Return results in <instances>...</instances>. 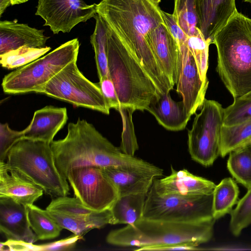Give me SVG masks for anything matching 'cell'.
Instances as JSON below:
<instances>
[{
	"label": "cell",
	"instance_id": "cell-1",
	"mask_svg": "<svg viewBox=\"0 0 251 251\" xmlns=\"http://www.w3.org/2000/svg\"><path fill=\"white\" fill-rule=\"evenodd\" d=\"M97 13L137 56L160 93L173 89L148 42L149 33L164 23L158 5L150 0H101Z\"/></svg>",
	"mask_w": 251,
	"mask_h": 251
},
{
	"label": "cell",
	"instance_id": "cell-2",
	"mask_svg": "<svg viewBox=\"0 0 251 251\" xmlns=\"http://www.w3.org/2000/svg\"><path fill=\"white\" fill-rule=\"evenodd\" d=\"M50 146L57 168L67 180L72 170L80 167L151 164L134 156L124 154L92 124L79 118L75 123H70L66 136L53 140Z\"/></svg>",
	"mask_w": 251,
	"mask_h": 251
},
{
	"label": "cell",
	"instance_id": "cell-3",
	"mask_svg": "<svg viewBox=\"0 0 251 251\" xmlns=\"http://www.w3.org/2000/svg\"><path fill=\"white\" fill-rule=\"evenodd\" d=\"M216 70L234 99L251 91V19L237 10L215 35Z\"/></svg>",
	"mask_w": 251,
	"mask_h": 251
},
{
	"label": "cell",
	"instance_id": "cell-4",
	"mask_svg": "<svg viewBox=\"0 0 251 251\" xmlns=\"http://www.w3.org/2000/svg\"><path fill=\"white\" fill-rule=\"evenodd\" d=\"M214 219L197 222H177L142 218L132 225L110 231L109 244L137 248L180 244L197 246L210 241Z\"/></svg>",
	"mask_w": 251,
	"mask_h": 251
},
{
	"label": "cell",
	"instance_id": "cell-5",
	"mask_svg": "<svg viewBox=\"0 0 251 251\" xmlns=\"http://www.w3.org/2000/svg\"><path fill=\"white\" fill-rule=\"evenodd\" d=\"M107 34L109 74L120 106L146 110L160 93L137 56L107 25Z\"/></svg>",
	"mask_w": 251,
	"mask_h": 251
},
{
	"label": "cell",
	"instance_id": "cell-6",
	"mask_svg": "<svg viewBox=\"0 0 251 251\" xmlns=\"http://www.w3.org/2000/svg\"><path fill=\"white\" fill-rule=\"evenodd\" d=\"M6 160L46 194L55 198L69 194L68 181L57 168L50 143L24 138L10 149Z\"/></svg>",
	"mask_w": 251,
	"mask_h": 251
},
{
	"label": "cell",
	"instance_id": "cell-7",
	"mask_svg": "<svg viewBox=\"0 0 251 251\" xmlns=\"http://www.w3.org/2000/svg\"><path fill=\"white\" fill-rule=\"evenodd\" d=\"M79 49L77 38L70 40L48 54L5 75L1 86L11 94L43 93L47 84L65 67L77 60Z\"/></svg>",
	"mask_w": 251,
	"mask_h": 251
},
{
	"label": "cell",
	"instance_id": "cell-8",
	"mask_svg": "<svg viewBox=\"0 0 251 251\" xmlns=\"http://www.w3.org/2000/svg\"><path fill=\"white\" fill-rule=\"evenodd\" d=\"M212 202L213 194L160 196L151 186L147 193L142 218L177 222L209 220L214 219Z\"/></svg>",
	"mask_w": 251,
	"mask_h": 251
},
{
	"label": "cell",
	"instance_id": "cell-9",
	"mask_svg": "<svg viewBox=\"0 0 251 251\" xmlns=\"http://www.w3.org/2000/svg\"><path fill=\"white\" fill-rule=\"evenodd\" d=\"M195 114L188 132V151L194 161L209 167L220 156L224 108L218 102L205 99L200 113Z\"/></svg>",
	"mask_w": 251,
	"mask_h": 251
},
{
	"label": "cell",
	"instance_id": "cell-10",
	"mask_svg": "<svg viewBox=\"0 0 251 251\" xmlns=\"http://www.w3.org/2000/svg\"><path fill=\"white\" fill-rule=\"evenodd\" d=\"M74 60L54 76L46 85L43 94L109 115L110 108L98 83L87 79Z\"/></svg>",
	"mask_w": 251,
	"mask_h": 251
},
{
	"label": "cell",
	"instance_id": "cell-11",
	"mask_svg": "<svg viewBox=\"0 0 251 251\" xmlns=\"http://www.w3.org/2000/svg\"><path fill=\"white\" fill-rule=\"evenodd\" d=\"M165 24L176 39L179 49L176 90L182 98L185 111L192 116L201 107L209 82L201 79L195 59L188 45V37L174 18H168Z\"/></svg>",
	"mask_w": 251,
	"mask_h": 251
},
{
	"label": "cell",
	"instance_id": "cell-12",
	"mask_svg": "<svg viewBox=\"0 0 251 251\" xmlns=\"http://www.w3.org/2000/svg\"><path fill=\"white\" fill-rule=\"evenodd\" d=\"M67 180L75 197L94 211L110 209L119 197L116 187L101 167L87 166L73 169Z\"/></svg>",
	"mask_w": 251,
	"mask_h": 251
},
{
	"label": "cell",
	"instance_id": "cell-13",
	"mask_svg": "<svg viewBox=\"0 0 251 251\" xmlns=\"http://www.w3.org/2000/svg\"><path fill=\"white\" fill-rule=\"evenodd\" d=\"M49 215L63 228L80 236L91 230L100 229L110 224V209L102 211L92 210L75 198L58 197L52 200L46 207Z\"/></svg>",
	"mask_w": 251,
	"mask_h": 251
},
{
	"label": "cell",
	"instance_id": "cell-14",
	"mask_svg": "<svg viewBox=\"0 0 251 251\" xmlns=\"http://www.w3.org/2000/svg\"><path fill=\"white\" fill-rule=\"evenodd\" d=\"M97 4L83 0H38L36 15L45 22L53 34L69 32L76 25L85 22L97 14Z\"/></svg>",
	"mask_w": 251,
	"mask_h": 251
},
{
	"label": "cell",
	"instance_id": "cell-15",
	"mask_svg": "<svg viewBox=\"0 0 251 251\" xmlns=\"http://www.w3.org/2000/svg\"><path fill=\"white\" fill-rule=\"evenodd\" d=\"M116 187L119 197L148 193L154 180L163 175V169L153 165L118 166L102 168Z\"/></svg>",
	"mask_w": 251,
	"mask_h": 251
},
{
	"label": "cell",
	"instance_id": "cell-16",
	"mask_svg": "<svg viewBox=\"0 0 251 251\" xmlns=\"http://www.w3.org/2000/svg\"><path fill=\"white\" fill-rule=\"evenodd\" d=\"M216 186L212 181L194 175L186 169L176 171L172 166L170 175L160 179L155 178L151 185L160 196L209 195L213 194Z\"/></svg>",
	"mask_w": 251,
	"mask_h": 251
},
{
	"label": "cell",
	"instance_id": "cell-17",
	"mask_svg": "<svg viewBox=\"0 0 251 251\" xmlns=\"http://www.w3.org/2000/svg\"><path fill=\"white\" fill-rule=\"evenodd\" d=\"M198 28L210 45L237 11L235 0H195Z\"/></svg>",
	"mask_w": 251,
	"mask_h": 251
},
{
	"label": "cell",
	"instance_id": "cell-18",
	"mask_svg": "<svg viewBox=\"0 0 251 251\" xmlns=\"http://www.w3.org/2000/svg\"><path fill=\"white\" fill-rule=\"evenodd\" d=\"M148 39L157 62L174 86L179 66V49L176 39L164 23L153 29Z\"/></svg>",
	"mask_w": 251,
	"mask_h": 251
},
{
	"label": "cell",
	"instance_id": "cell-19",
	"mask_svg": "<svg viewBox=\"0 0 251 251\" xmlns=\"http://www.w3.org/2000/svg\"><path fill=\"white\" fill-rule=\"evenodd\" d=\"M43 190L18 170L0 162V198L11 199L25 206L33 204Z\"/></svg>",
	"mask_w": 251,
	"mask_h": 251
},
{
	"label": "cell",
	"instance_id": "cell-20",
	"mask_svg": "<svg viewBox=\"0 0 251 251\" xmlns=\"http://www.w3.org/2000/svg\"><path fill=\"white\" fill-rule=\"evenodd\" d=\"M0 230L7 239L34 243L38 239L31 229L27 206L0 198Z\"/></svg>",
	"mask_w": 251,
	"mask_h": 251
},
{
	"label": "cell",
	"instance_id": "cell-21",
	"mask_svg": "<svg viewBox=\"0 0 251 251\" xmlns=\"http://www.w3.org/2000/svg\"><path fill=\"white\" fill-rule=\"evenodd\" d=\"M44 30L14 21L0 22V55L23 47L43 48L50 37Z\"/></svg>",
	"mask_w": 251,
	"mask_h": 251
},
{
	"label": "cell",
	"instance_id": "cell-22",
	"mask_svg": "<svg viewBox=\"0 0 251 251\" xmlns=\"http://www.w3.org/2000/svg\"><path fill=\"white\" fill-rule=\"evenodd\" d=\"M67 120L65 107L46 106L35 111L30 124L25 129L24 138L50 144Z\"/></svg>",
	"mask_w": 251,
	"mask_h": 251
},
{
	"label": "cell",
	"instance_id": "cell-23",
	"mask_svg": "<svg viewBox=\"0 0 251 251\" xmlns=\"http://www.w3.org/2000/svg\"><path fill=\"white\" fill-rule=\"evenodd\" d=\"M146 110L153 115L160 125L171 131L184 129L191 117L185 111L182 100L175 101L170 92L160 93Z\"/></svg>",
	"mask_w": 251,
	"mask_h": 251
},
{
	"label": "cell",
	"instance_id": "cell-24",
	"mask_svg": "<svg viewBox=\"0 0 251 251\" xmlns=\"http://www.w3.org/2000/svg\"><path fill=\"white\" fill-rule=\"evenodd\" d=\"M147 193H137L120 196L110 210V225H132L143 217Z\"/></svg>",
	"mask_w": 251,
	"mask_h": 251
},
{
	"label": "cell",
	"instance_id": "cell-25",
	"mask_svg": "<svg viewBox=\"0 0 251 251\" xmlns=\"http://www.w3.org/2000/svg\"><path fill=\"white\" fill-rule=\"evenodd\" d=\"M239 188L231 177L225 178L216 186L213 193L212 214L218 220L230 214L238 201Z\"/></svg>",
	"mask_w": 251,
	"mask_h": 251
},
{
	"label": "cell",
	"instance_id": "cell-26",
	"mask_svg": "<svg viewBox=\"0 0 251 251\" xmlns=\"http://www.w3.org/2000/svg\"><path fill=\"white\" fill-rule=\"evenodd\" d=\"M251 144V119L231 126H223L221 131L220 156Z\"/></svg>",
	"mask_w": 251,
	"mask_h": 251
},
{
	"label": "cell",
	"instance_id": "cell-27",
	"mask_svg": "<svg viewBox=\"0 0 251 251\" xmlns=\"http://www.w3.org/2000/svg\"><path fill=\"white\" fill-rule=\"evenodd\" d=\"M94 18L96 25L94 32L90 36V42L94 50L97 72L100 80L109 76L107 54V25L97 13Z\"/></svg>",
	"mask_w": 251,
	"mask_h": 251
},
{
	"label": "cell",
	"instance_id": "cell-28",
	"mask_svg": "<svg viewBox=\"0 0 251 251\" xmlns=\"http://www.w3.org/2000/svg\"><path fill=\"white\" fill-rule=\"evenodd\" d=\"M29 224L38 240L57 237L63 228L49 215L47 210L34 204L27 206Z\"/></svg>",
	"mask_w": 251,
	"mask_h": 251
},
{
	"label": "cell",
	"instance_id": "cell-29",
	"mask_svg": "<svg viewBox=\"0 0 251 251\" xmlns=\"http://www.w3.org/2000/svg\"><path fill=\"white\" fill-rule=\"evenodd\" d=\"M227 168L237 182L247 189L251 187V151L247 147L229 153Z\"/></svg>",
	"mask_w": 251,
	"mask_h": 251
},
{
	"label": "cell",
	"instance_id": "cell-30",
	"mask_svg": "<svg viewBox=\"0 0 251 251\" xmlns=\"http://www.w3.org/2000/svg\"><path fill=\"white\" fill-rule=\"evenodd\" d=\"M174 19L187 37L201 33L195 0H175L172 14Z\"/></svg>",
	"mask_w": 251,
	"mask_h": 251
},
{
	"label": "cell",
	"instance_id": "cell-31",
	"mask_svg": "<svg viewBox=\"0 0 251 251\" xmlns=\"http://www.w3.org/2000/svg\"><path fill=\"white\" fill-rule=\"evenodd\" d=\"M82 238L75 234L63 239L41 245L7 239L0 242V250L6 247L8 251H69L73 249L77 241Z\"/></svg>",
	"mask_w": 251,
	"mask_h": 251
},
{
	"label": "cell",
	"instance_id": "cell-32",
	"mask_svg": "<svg viewBox=\"0 0 251 251\" xmlns=\"http://www.w3.org/2000/svg\"><path fill=\"white\" fill-rule=\"evenodd\" d=\"M50 49V47H21L0 55V64L8 69H17L42 57Z\"/></svg>",
	"mask_w": 251,
	"mask_h": 251
},
{
	"label": "cell",
	"instance_id": "cell-33",
	"mask_svg": "<svg viewBox=\"0 0 251 251\" xmlns=\"http://www.w3.org/2000/svg\"><path fill=\"white\" fill-rule=\"evenodd\" d=\"M117 110L121 115L123 123L122 140L119 148L124 154L134 156L139 149L132 121V114L135 110L130 107L121 106Z\"/></svg>",
	"mask_w": 251,
	"mask_h": 251
},
{
	"label": "cell",
	"instance_id": "cell-34",
	"mask_svg": "<svg viewBox=\"0 0 251 251\" xmlns=\"http://www.w3.org/2000/svg\"><path fill=\"white\" fill-rule=\"evenodd\" d=\"M230 230L233 235L238 236L242 231L251 224V187L237 203L230 212Z\"/></svg>",
	"mask_w": 251,
	"mask_h": 251
},
{
	"label": "cell",
	"instance_id": "cell-35",
	"mask_svg": "<svg viewBox=\"0 0 251 251\" xmlns=\"http://www.w3.org/2000/svg\"><path fill=\"white\" fill-rule=\"evenodd\" d=\"M251 119V91L234 99L232 104L224 108V126H233Z\"/></svg>",
	"mask_w": 251,
	"mask_h": 251
},
{
	"label": "cell",
	"instance_id": "cell-36",
	"mask_svg": "<svg viewBox=\"0 0 251 251\" xmlns=\"http://www.w3.org/2000/svg\"><path fill=\"white\" fill-rule=\"evenodd\" d=\"M189 48L195 59L201 79L208 81L206 76L208 67V49L209 45L204 40L201 33L188 37Z\"/></svg>",
	"mask_w": 251,
	"mask_h": 251
},
{
	"label": "cell",
	"instance_id": "cell-37",
	"mask_svg": "<svg viewBox=\"0 0 251 251\" xmlns=\"http://www.w3.org/2000/svg\"><path fill=\"white\" fill-rule=\"evenodd\" d=\"M25 129H12L7 123L0 124V162L5 161L9 151L19 140L24 138Z\"/></svg>",
	"mask_w": 251,
	"mask_h": 251
},
{
	"label": "cell",
	"instance_id": "cell-38",
	"mask_svg": "<svg viewBox=\"0 0 251 251\" xmlns=\"http://www.w3.org/2000/svg\"><path fill=\"white\" fill-rule=\"evenodd\" d=\"M110 109L117 110L120 103L114 84L109 76L100 79L98 83Z\"/></svg>",
	"mask_w": 251,
	"mask_h": 251
},
{
	"label": "cell",
	"instance_id": "cell-39",
	"mask_svg": "<svg viewBox=\"0 0 251 251\" xmlns=\"http://www.w3.org/2000/svg\"><path fill=\"white\" fill-rule=\"evenodd\" d=\"M201 250L198 246L190 244H174L165 246L139 248L134 249L138 251H196Z\"/></svg>",
	"mask_w": 251,
	"mask_h": 251
},
{
	"label": "cell",
	"instance_id": "cell-40",
	"mask_svg": "<svg viewBox=\"0 0 251 251\" xmlns=\"http://www.w3.org/2000/svg\"><path fill=\"white\" fill-rule=\"evenodd\" d=\"M14 5L13 0H0V16L10 5Z\"/></svg>",
	"mask_w": 251,
	"mask_h": 251
},
{
	"label": "cell",
	"instance_id": "cell-41",
	"mask_svg": "<svg viewBox=\"0 0 251 251\" xmlns=\"http://www.w3.org/2000/svg\"><path fill=\"white\" fill-rule=\"evenodd\" d=\"M28 0H13L14 5L25 3Z\"/></svg>",
	"mask_w": 251,
	"mask_h": 251
},
{
	"label": "cell",
	"instance_id": "cell-42",
	"mask_svg": "<svg viewBox=\"0 0 251 251\" xmlns=\"http://www.w3.org/2000/svg\"><path fill=\"white\" fill-rule=\"evenodd\" d=\"M154 4L156 5H158L159 3L160 2L161 0H150Z\"/></svg>",
	"mask_w": 251,
	"mask_h": 251
},
{
	"label": "cell",
	"instance_id": "cell-43",
	"mask_svg": "<svg viewBox=\"0 0 251 251\" xmlns=\"http://www.w3.org/2000/svg\"><path fill=\"white\" fill-rule=\"evenodd\" d=\"M245 2H249L251 3V0H243Z\"/></svg>",
	"mask_w": 251,
	"mask_h": 251
},
{
	"label": "cell",
	"instance_id": "cell-44",
	"mask_svg": "<svg viewBox=\"0 0 251 251\" xmlns=\"http://www.w3.org/2000/svg\"><path fill=\"white\" fill-rule=\"evenodd\" d=\"M247 147L251 151V144Z\"/></svg>",
	"mask_w": 251,
	"mask_h": 251
}]
</instances>
